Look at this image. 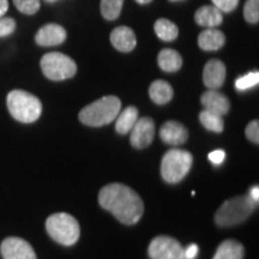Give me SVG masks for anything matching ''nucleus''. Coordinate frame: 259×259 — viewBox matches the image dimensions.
Returning a JSON list of instances; mask_svg holds the SVG:
<instances>
[{"mask_svg": "<svg viewBox=\"0 0 259 259\" xmlns=\"http://www.w3.org/2000/svg\"><path fill=\"white\" fill-rule=\"evenodd\" d=\"M99 203L124 225H136L144 212L139 194L124 184H108L99 193Z\"/></svg>", "mask_w": 259, "mask_h": 259, "instance_id": "f257e3e1", "label": "nucleus"}, {"mask_svg": "<svg viewBox=\"0 0 259 259\" xmlns=\"http://www.w3.org/2000/svg\"><path fill=\"white\" fill-rule=\"evenodd\" d=\"M120 108L121 101L119 97L113 95L103 96L84 107L79 112V121L92 127H101L114 121L120 113Z\"/></svg>", "mask_w": 259, "mask_h": 259, "instance_id": "f03ea898", "label": "nucleus"}, {"mask_svg": "<svg viewBox=\"0 0 259 259\" xmlns=\"http://www.w3.org/2000/svg\"><path fill=\"white\" fill-rule=\"evenodd\" d=\"M8 108L12 118L24 124H31L41 116L42 103L36 96L24 90H12L8 95Z\"/></svg>", "mask_w": 259, "mask_h": 259, "instance_id": "7ed1b4c3", "label": "nucleus"}, {"mask_svg": "<svg viewBox=\"0 0 259 259\" xmlns=\"http://www.w3.org/2000/svg\"><path fill=\"white\" fill-rule=\"evenodd\" d=\"M255 209V202L250 196H238L226 200L215 213V222L220 227H233L246 221Z\"/></svg>", "mask_w": 259, "mask_h": 259, "instance_id": "20e7f679", "label": "nucleus"}, {"mask_svg": "<svg viewBox=\"0 0 259 259\" xmlns=\"http://www.w3.org/2000/svg\"><path fill=\"white\" fill-rule=\"evenodd\" d=\"M46 229L53 240L64 246L74 245L80 235L78 221L66 212L51 215L46 221Z\"/></svg>", "mask_w": 259, "mask_h": 259, "instance_id": "39448f33", "label": "nucleus"}, {"mask_svg": "<svg viewBox=\"0 0 259 259\" xmlns=\"http://www.w3.org/2000/svg\"><path fill=\"white\" fill-rule=\"evenodd\" d=\"M193 163L192 154L181 149H170L161 162V176L168 184H178L189 173Z\"/></svg>", "mask_w": 259, "mask_h": 259, "instance_id": "423d86ee", "label": "nucleus"}, {"mask_svg": "<svg viewBox=\"0 0 259 259\" xmlns=\"http://www.w3.org/2000/svg\"><path fill=\"white\" fill-rule=\"evenodd\" d=\"M41 70L48 79L65 80L72 78L77 72V65L70 57L59 52H51L41 58Z\"/></svg>", "mask_w": 259, "mask_h": 259, "instance_id": "0eeeda50", "label": "nucleus"}, {"mask_svg": "<svg viewBox=\"0 0 259 259\" xmlns=\"http://www.w3.org/2000/svg\"><path fill=\"white\" fill-rule=\"evenodd\" d=\"M148 253L151 259H184V247L176 239L160 235L150 242Z\"/></svg>", "mask_w": 259, "mask_h": 259, "instance_id": "6e6552de", "label": "nucleus"}, {"mask_svg": "<svg viewBox=\"0 0 259 259\" xmlns=\"http://www.w3.org/2000/svg\"><path fill=\"white\" fill-rule=\"evenodd\" d=\"M155 137V122L151 118H138L130 131V142L136 149H145L153 143Z\"/></svg>", "mask_w": 259, "mask_h": 259, "instance_id": "1a4fd4ad", "label": "nucleus"}, {"mask_svg": "<svg viewBox=\"0 0 259 259\" xmlns=\"http://www.w3.org/2000/svg\"><path fill=\"white\" fill-rule=\"evenodd\" d=\"M0 252L4 259H37L34 248L28 241L21 238H6L0 246Z\"/></svg>", "mask_w": 259, "mask_h": 259, "instance_id": "9d476101", "label": "nucleus"}, {"mask_svg": "<svg viewBox=\"0 0 259 259\" xmlns=\"http://www.w3.org/2000/svg\"><path fill=\"white\" fill-rule=\"evenodd\" d=\"M66 40V31L59 24L50 23L38 29L35 35V41L38 46L53 47L61 45Z\"/></svg>", "mask_w": 259, "mask_h": 259, "instance_id": "9b49d317", "label": "nucleus"}, {"mask_svg": "<svg viewBox=\"0 0 259 259\" xmlns=\"http://www.w3.org/2000/svg\"><path fill=\"white\" fill-rule=\"evenodd\" d=\"M226 74V65L219 59H211L204 66L203 82L209 89H219L225 83Z\"/></svg>", "mask_w": 259, "mask_h": 259, "instance_id": "f8f14e48", "label": "nucleus"}, {"mask_svg": "<svg viewBox=\"0 0 259 259\" xmlns=\"http://www.w3.org/2000/svg\"><path fill=\"white\" fill-rule=\"evenodd\" d=\"M200 101L204 106V109L216 113V114L221 116L226 115L229 112V108H231V102H229L228 97L223 95L222 93L218 92L216 89H210L204 93Z\"/></svg>", "mask_w": 259, "mask_h": 259, "instance_id": "ddd939ff", "label": "nucleus"}, {"mask_svg": "<svg viewBox=\"0 0 259 259\" xmlns=\"http://www.w3.org/2000/svg\"><path fill=\"white\" fill-rule=\"evenodd\" d=\"M160 137L166 144L181 145L189 138V131L183 124L178 121H167L162 125Z\"/></svg>", "mask_w": 259, "mask_h": 259, "instance_id": "4468645a", "label": "nucleus"}, {"mask_svg": "<svg viewBox=\"0 0 259 259\" xmlns=\"http://www.w3.org/2000/svg\"><path fill=\"white\" fill-rule=\"evenodd\" d=\"M109 40L116 50L124 52V53L134 51L136 45H137V37H136L135 31L128 27L115 28L111 32Z\"/></svg>", "mask_w": 259, "mask_h": 259, "instance_id": "2eb2a0df", "label": "nucleus"}, {"mask_svg": "<svg viewBox=\"0 0 259 259\" xmlns=\"http://www.w3.org/2000/svg\"><path fill=\"white\" fill-rule=\"evenodd\" d=\"M194 21L200 27L216 28L222 24L223 12L220 11L216 6H202L194 14Z\"/></svg>", "mask_w": 259, "mask_h": 259, "instance_id": "dca6fc26", "label": "nucleus"}, {"mask_svg": "<svg viewBox=\"0 0 259 259\" xmlns=\"http://www.w3.org/2000/svg\"><path fill=\"white\" fill-rule=\"evenodd\" d=\"M226 44V36L222 31L209 28L202 31L198 36V45L203 51H219Z\"/></svg>", "mask_w": 259, "mask_h": 259, "instance_id": "f3484780", "label": "nucleus"}, {"mask_svg": "<svg viewBox=\"0 0 259 259\" xmlns=\"http://www.w3.org/2000/svg\"><path fill=\"white\" fill-rule=\"evenodd\" d=\"M174 90L166 80L157 79L149 87V96L156 105H166L173 99Z\"/></svg>", "mask_w": 259, "mask_h": 259, "instance_id": "a211bd4d", "label": "nucleus"}, {"mask_svg": "<svg viewBox=\"0 0 259 259\" xmlns=\"http://www.w3.org/2000/svg\"><path fill=\"white\" fill-rule=\"evenodd\" d=\"M157 64L166 72H177L183 66V58L177 51L164 48L158 53Z\"/></svg>", "mask_w": 259, "mask_h": 259, "instance_id": "6ab92c4d", "label": "nucleus"}, {"mask_svg": "<svg viewBox=\"0 0 259 259\" xmlns=\"http://www.w3.org/2000/svg\"><path fill=\"white\" fill-rule=\"evenodd\" d=\"M139 114L138 109L135 106H128L124 111L120 112L116 116L115 130L118 134L127 135L130 134L132 127H134L136 121L138 120Z\"/></svg>", "mask_w": 259, "mask_h": 259, "instance_id": "aec40b11", "label": "nucleus"}, {"mask_svg": "<svg viewBox=\"0 0 259 259\" xmlns=\"http://www.w3.org/2000/svg\"><path fill=\"white\" fill-rule=\"evenodd\" d=\"M245 254V248L240 242L236 240L223 241L212 259H242Z\"/></svg>", "mask_w": 259, "mask_h": 259, "instance_id": "412c9836", "label": "nucleus"}, {"mask_svg": "<svg viewBox=\"0 0 259 259\" xmlns=\"http://www.w3.org/2000/svg\"><path fill=\"white\" fill-rule=\"evenodd\" d=\"M154 29L157 37L161 38L162 41H174L179 35V29H178L177 24L167 18L157 19L155 22Z\"/></svg>", "mask_w": 259, "mask_h": 259, "instance_id": "4be33fe9", "label": "nucleus"}, {"mask_svg": "<svg viewBox=\"0 0 259 259\" xmlns=\"http://www.w3.org/2000/svg\"><path fill=\"white\" fill-rule=\"evenodd\" d=\"M199 120L200 124H202L206 130L216 132V134H220V132H222L223 128H225L223 116L216 114V113L206 111V109L200 112Z\"/></svg>", "mask_w": 259, "mask_h": 259, "instance_id": "5701e85b", "label": "nucleus"}, {"mask_svg": "<svg viewBox=\"0 0 259 259\" xmlns=\"http://www.w3.org/2000/svg\"><path fill=\"white\" fill-rule=\"evenodd\" d=\"M124 0H101V15L107 21H114L120 16Z\"/></svg>", "mask_w": 259, "mask_h": 259, "instance_id": "b1692460", "label": "nucleus"}, {"mask_svg": "<svg viewBox=\"0 0 259 259\" xmlns=\"http://www.w3.org/2000/svg\"><path fill=\"white\" fill-rule=\"evenodd\" d=\"M244 17L248 23L257 24L259 22V0H246Z\"/></svg>", "mask_w": 259, "mask_h": 259, "instance_id": "393cba45", "label": "nucleus"}, {"mask_svg": "<svg viewBox=\"0 0 259 259\" xmlns=\"http://www.w3.org/2000/svg\"><path fill=\"white\" fill-rule=\"evenodd\" d=\"M258 83H259V73L250 72L235 80V88L240 90V92H245V90L253 88V87L257 85Z\"/></svg>", "mask_w": 259, "mask_h": 259, "instance_id": "a878e982", "label": "nucleus"}, {"mask_svg": "<svg viewBox=\"0 0 259 259\" xmlns=\"http://www.w3.org/2000/svg\"><path fill=\"white\" fill-rule=\"evenodd\" d=\"M14 4L24 15L36 14L41 6L40 0H14Z\"/></svg>", "mask_w": 259, "mask_h": 259, "instance_id": "bb28decb", "label": "nucleus"}, {"mask_svg": "<svg viewBox=\"0 0 259 259\" xmlns=\"http://www.w3.org/2000/svg\"><path fill=\"white\" fill-rule=\"evenodd\" d=\"M16 29L15 19L10 17L0 18V37H5L11 35Z\"/></svg>", "mask_w": 259, "mask_h": 259, "instance_id": "cd10ccee", "label": "nucleus"}, {"mask_svg": "<svg viewBox=\"0 0 259 259\" xmlns=\"http://www.w3.org/2000/svg\"><path fill=\"white\" fill-rule=\"evenodd\" d=\"M213 6H216L222 12H232L236 9L239 0H211Z\"/></svg>", "mask_w": 259, "mask_h": 259, "instance_id": "c85d7f7f", "label": "nucleus"}, {"mask_svg": "<svg viewBox=\"0 0 259 259\" xmlns=\"http://www.w3.org/2000/svg\"><path fill=\"white\" fill-rule=\"evenodd\" d=\"M246 136L250 139L252 143H259V122L258 120L251 121L246 127Z\"/></svg>", "mask_w": 259, "mask_h": 259, "instance_id": "c756f323", "label": "nucleus"}, {"mask_svg": "<svg viewBox=\"0 0 259 259\" xmlns=\"http://www.w3.org/2000/svg\"><path fill=\"white\" fill-rule=\"evenodd\" d=\"M208 157L211 163L215 164V166H218V164L223 163V161L226 160V153L223 150H221V149H219V150L211 151Z\"/></svg>", "mask_w": 259, "mask_h": 259, "instance_id": "7c9ffc66", "label": "nucleus"}, {"mask_svg": "<svg viewBox=\"0 0 259 259\" xmlns=\"http://www.w3.org/2000/svg\"><path fill=\"white\" fill-rule=\"evenodd\" d=\"M198 245L197 244H191L187 246L186 248H184V259H196L198 255Z\"/></svg>", "mask_w": 259, "mask_h": 259, "instance_id": "2f4dec72", "label": "nucleus"}, {"mask_svg": "<svg viewBox=\"0 0 259 259\" xmlns=\"http://www.w3.org/2000/svg\"><path fill=\"white\" fill-rule=\"evenodd\" d=\"M9 2L8 0H0V18L4 17V15L8 12Z\"/></svg>", "mask_w": 259, "mask_h": 259, "instance_id": "473e14b6", "label": "nucleus"}, {"mask_svg": "<svg viewBox=\"0 0 259 259\" xmlns=\"http://www.w3.org/2000/svg\"><path fill=\"white\" fill-rule=\"evenodd\" d=\"M248 196H250L251 199H253L254 202L257 203L259 200V187L258 186L252 187L251 191H250V194H248Z\"/></svg>", "mask_w": 259, "mask_h": 259, "instance_id": "72a5a7b5", "label": "nucleus"}, {"mask_svg": "<svg viewBox=\"0 0 259 259\" xmlns=\"http://www.w3.org/2000/svg\"><path fill=\"white\" fill-rule=\"evenodd\" d=\"M136 2H137L138 4H142V5H144V4H148V3H150L151 0H136Z\"/></svg>", "mask_w": 259, "mask_h": 259, "instance_id": "f704fd0d", "label": "nucleus"}, {"mask_svg": "<svg viewBox=\"0 0 259 259\" xmlns=\"http://www.w3.org/2000/svg\"><path fill=\"white\" fill-rule=\"evenodd\" d=\"M45 2H46V3H54V2H57V0H45Z\"/></svg>", "mask_w": 259, "mask_h": 259, "instance_id": "c9c22d12", "label": "nucleus"}, {"mask_svg": "<svg viewBox=\"0 0 259 259\" xmlns=\"http://www.w3.org/2000/svg\"><path fill=\"white\" fill-rule=\"evenodd\" d=\"M171 2H177V0H171Z\"/></svg>", "mask_w": 259, "mask_h": 259, "instance_id": "e433bc0d", "label": "nucleus"}]
</instances>
